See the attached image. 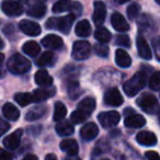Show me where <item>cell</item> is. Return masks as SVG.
Listing matches in <instances>:
<instances>
[{"instance_id":"1","label":"cell","mask_w":160,"mask_h":160,"mask_svg":"<svg viewBox=\"0 0 160 160\" xmlns=\"http://www.w3.org/2000/svg\"><path fill=\"white\" fill-rule=\"evenodd\" d=\"M76 16L72 13L60 18H49L45 23V27L48 30H57L64 34H68L72 27Z\"/></svg>"},{"instance_id":"2","label":"cell","mask_w":160,"mask_h":160,"mask_svg":"<svg viewBox=\"0 0 160 160\" xmlns=\"http://www.w3.org/2000/svg\"><path fill=\"white\" fill-rule=\"evenodd\" d=\"M147 76L144 71H138L137 73L133 76L129 80H127L126 82L123 85V89L124 92L128 97H134L145 87L146 85Z\"/></svg>"},{"instance_id":"3","label":"cell","mask_w":160,"mask_h":160,"mask_svg":"<svg viewBox=\"0 0 160 160\" xmlns=\"http://www.w3.org/2000/svg\"><path fill=\"white\" fill-rule=\"evenodd\" d=\"M7 67L10 72L14 75H22L31 69V62L28 58H25V56L21 54H14L9 58Z\"/></svg>"},{"instance_id":"4","label":"cell","mask_w":160,"mask_h":160,"mask_svg":"<svg viewBox=\"0 0 160 160\" xmlns=\"http://www.w3.org/2000/svg\"><path fill=\"white\" fill-rule=\"evenodd\" d=\"M137 104L142 111L149 114H156L160 111V105L155 96L150 93H144L137 99Z\"/></svg>"},{"instance_id":"5","label":"cell","mask_w":160,"mask_h":160,"mask_svg":"<svg viewBox=\"0 0 160 160\" xmlns=\"http://www.w3.org/2000/svg\"><path fill=\"white\" fill-rule=\"evenodd\" d=\"M81 10H82V7L79 2L70 1V0H59L53 6V12H55V13L70 11L75 16H80Z\"/></svg>"},{"instance_id":"6","label":"cell","mask_w":160,"mask_h":160,"mask_svg":"<svg viewBox=\"0 0 160 160\" xmlns=\"http://www.w3.org/2000/svg\"><path fill=\"white\" fill-rule=\"evenodd\" d=\"M121 120V115L116 111L102 112L98 115V121L104 128H111L118 124Z\"/></svg>"},{"instance_id":"7","label":"cell","mask_w":160,"mask_h":160,"mask_svg":"<svg viewBox=\"0 0 160 160\" xmlns=\"http://www.w3.org/2000/svg\"><path fill=\"white\" fill-rule=\"evenodd\" d=\"M91 53V46L86 41L75 42L72 46V57L76 60H83L88 58Z\"/></svg>"},{"instance_id":"8","label":"cell","mask_w":160,"mask_h":160,"mask_svg":"<svg viewBox=\"0 0 160 160\" xmlns=\"http://www.w3.org/2000/svg\"><path fill=\"white\" fill-rule=\"evenodd\" d=\"M1 10L9 17H18L23 13V7L16 0H3L1 3Z\"/></svg>"},{"instance_id":"9","label":"cell","mask_w":160,"mask_h":160,"mask_svg":"<svg viewBox=\"0 0 160 160\" xmlns=\"http://www.w3.org/2000/svg\"><path fill=\"white\" fill-rule=\"evenodd\" d=\"M103 101L105 104L110 105V107H120L124 102L122 94L116 88H111V89L107 90L104 93Z\"/></svg>"},{"instance_id":"10","label":"cell","mask_w":160,"mask_h":160,"mask_svg":"<svg viewBox=\"0 0 160 160\" xmlns=\"http://www.w3.org/2000/svg\"><path fill=\"white\" fill-rule=\"evenodd\" d=\"M19 28L23 33L30 36H38L42 32V29L38 23L30 20H22L19 23Z\"/></svg>"},{"instance_id":"11","label":"cell","mask_w":160,"mask_h":160,"mask_svg":"<svg viewBox=\"0 0 160 160\" xmlns=\"http://www.w3.org/2000/svg\"><path fill=\"white\" fill-rule=\"evenodd\" d=\"M107 16V7L102 1H96L94 2V11H93V22L97 27H101L105 20Z\"/></svg>"},{"instance_id":"12","label":"cell","mask_w":160,"mask_h":160,"mask_svg":"<svg viewBox=\"0 0 160 160\" xmlns=\"http://www.w3.org/2000/svg\"><path fill=\"white\" fill-rule=\"evenodd\" d=\"M136 45H137V51L139 56L142 59L149 60L152 57V52H151L150 47H149L148 43H147L146 38L144 36L139 35L136 40Z\"/></svg>"},{"instance_id":"13","label":"cell","mask_w":160,"mask_h":160,"mask_svg":"<svg viewBox=\"0 0 160 160\" xmlns=\"http://www.w3.org/2000/svg\"><path fill=\"white\" fill-rule=\"evenodd\" d=\"M22 132H23L22 129H17L16 132L8 135L3 139V145H5L6 148L10 149V150H13V149L18 148L21 142V137H22V134H23Z\"/></svg>"},{"instance_id":"14","label":"cell","mask_w":160,"mask_h":160,"mask_svg":"<svg viewBox=\"0 0 160 160\" xmlns=\"http://www.w3.org/2000/svg\"><path fill=\"white\" fill-rule=\"evenodd\" d=\"M98 133H99V128L97 126V124L94 123L90 122V123H87L85 124L81 129H80V136L82 138L83 140H92L98 136Z\"/></svg>"},{"instance_id":"15","label":"cell","mask_w":160,"mask_h":160,"mask_svg":"<svg viewBox=\"0 0 160 160\" xmlns=\"http://www.w3.org/2000/svg\"><path fill=\"white\" fill-rule=\"evenodd\" d=\"M111 24L116 31L118 32H126L129 30V24L125 18L118 12H115V13L112 14L111 17Z\"/></svg>"},{"instance_id":"16","label":"cell","mask_w":160,"mask_h":160,"mask_svg":"<svg viewBox=\"0 0 160 160\" xmlns=\"http://www.w3.org/2000/svg\"><path fill=\"white\" fill-rule=\"evenodd\" d=\"M136 140L138 142V144L142 145V146H155L157 144V136L151 132H139L136 136Z\"/></svg>"},{"instance_id":"17","label":"cell","mask_w":160,"mask_h":160,"mask_svg":"<svg viewBox=\"0 0 160 160\" xmlns=\"http://www.w3.org/2000/svg\"><path fill=\"white\" fill-rule=\"evenodd\" d=\"M62 40L60 36L55 34H48L42 40V45L49 49H58L62 46Z\"/></svg>"},{"instance_id":"18","label":"cell","mask_w":160,"mask_h":160,"mask_svg":"<svg viewBox=\"0 0 160 160\" xmlns=\"http://www.w3.org/2000/svg\"><path fill=\"white\" fill-rule=\"evenodd\" d=\"M35 82L42 88H47L53 85V78L44 69H41L35 73Z\"/></svg>"},{"instance_id":"19","label":"cell","mask_w":160,"mask_h":160,"mask_svg":"<svg viewBox=\"0 0 160 160\" xmlns=\"http://www.w3.org/2000/svg\"><path fill=\"white\" fill-rule=\"evenodd\" d=\"M124 124L128 128H139V127H142L146 124V120L142 115L133 114V115H128L125 118Z\"/></svg>"},{"instance_id":"20","label":"cell","mask_w":160,"mask_h":160,"mask_svg":"<svg viewBox=\"0 0 160 160\" xmlns=\"http://www.w3.org/2000/svg\"><path fill=\"white\" fill-rule=\"evenodd\" d=\"M60 149L69 156H76L79 151V147L75 139H64L59 145Z\"/></svg>"},{"instance_id":"21","label":"cell","mask_w":160,"mask_h":160,"mask_svg":"<svg viewBox=\"0 0 160 160\" xmlns=\"http://www.w3.org/2000/svg\"><path fill=\"white\" fill-rule=\"evenodd\" d=\"M2 114L7 120L9 121H17L20 116V111L18 110V108L14 107L12 103H6L2 108Z\"/></svg>"},{"instance_id":"22","label":"cell","mask_w":160,"mask_h":160,"mask_svg":"<svg viewBox=\"0 0 160 160\" xmlns=\"http://www.w3.org/2000/svg\"><path fill=\"white\" fill-rule=\"evenodd\" d=\"M115 62L118 66L122 67V68H127V67L131 66L132 58L129 57V55L124 49H118L115 52Z\"/></svg>"},{"instance_id":"23","label":"cell","mask_w":160,"mask_h":160,"mask_svg":"<svg viewBox=\"0 0 160 160\" xmlns=\"http://www.w3.org/2000/svg\"><path fill=\"white\" fill-rule=\"evenodd\" d=\"M94 109H96V100L93 98H91V97L85 98L83 100L80 101L79 104H78V110L85 112L88 115H90L94 111Z\"/></svg>"},{"instance_id":"24","label":"cell","mask_w":160,"mask_h":160,"mask_svg":"<svg viewBox=\"0 0 160 160\" xmlns=\"http://www.w3.org/2000/svg\"><path fill=\"white\" fill-rule=\"evenodd\" d=\"M76 34L80 38H87L91 34V27H90L89 21L87 20H81L77 23L75 30Z\"/></svg>"},{"instance_id":"25","label":"cell","mask_w":160,"mask_h":160,"mask_svg":"<svg viewBox=\"0 0 160 160\" xmlns=\"http://www.w3.org/2000/svg\"><path fill=\"white\" fill-rule=\"evenodd\" d=\"M54 94H55L54 89H36L33 92V100L34 102H43V101L52 98V96Z\"/></svg>"},{"instance_id":"26","label":"cell","mask_w":160,"mask_h":160,"mask_svg":"<svg viewBox=\"0 0 160 160\" xmlns=\"http://www.w3.org/2000/svg\"><path fill=\"white\" fill-rule=\"evenodd\" d=\"M45 13H46V6L42 1L36 2L28 10V14L30 17H33V18H42Z\"/></svg>"},{"instance_id":"27","label":"cell","mask_w":160,"mask_h":160,"mask_svg":"<svg viewBox=\"0 0 160 160\" xmlns=\"http://www.w3.org/2000/svg\"><path fill=\"white\" fill-rule=\"evenodd\" d=\"M56 132L59 136L66 137V136H70L73 134V126L71 123L64 121V122H59L56 125Z\"/></svg>"},{"instance_id":"28","label":"cell","mask_w":160,"mask_h":160,"mask_svg":"<svg viewBox=\"0 0 160 160\" xmlns=\"http://www.w3.org/2000/svg\"><path fill=\"white\" fill-rule=\"evenodd\" d=\"M22 51L24 52L27 55L31 56V57H34V56H36L41 52V47H40V45L36 42H34V41H29V42L23 44Z\"/></svg>"},{"instance_id":"29","label":"cell","mask_w":160,"mask_h":160,"mask_svg":"<svg viewBox=\"0 0 160 160\" xmlns=\"http://www.w3.org/2000/svg\"><path fill=\"white\" fill-rule=\"evenodd\" d=\"M45 113H46V109H45V108L35 107L28 112L27 115H25V120L30 121V122H33V121H36V120H38V118H41Z\"/></svg>"},{"instance_id":"30","label":"cell","mask_w":160,"mask_h":160,"mask_svg":"<svg viewBox=\"0 0 160 160\" xmlns=\"http://www.w3.org/2000/svg\"><path fill=\"white\" fill-rule=\"evenodd\" d=\"M94 38H96V40L98 41V42L102 43V44H105V43L110 42L112 35L109 30H107L105 28L99 27L98 29H97V31L94 32Z\"/></svg>"},{"instance_id":"31","label":"cell","mask_w":160,"mask_h":160,"mask_svg":"<svg viewBox=\"0 0 160 160\" xmlns=\"http://www.w3.org/2000/svg\"><path fill=\"white\" fill-rule=\"evenodd\" d=\"M14 100L21 107H27L30 103L33 102V94L28 93V92H20L14 96Z\"/></svg>"},{"instance_id":"32","label":"cell","mask_w":160,"mask_h":160,"mask_svg":"<svg viewBox=\"0 0 160 160\" xmlns=\"http://www.w3.org/2000/svg\"><path fill=\"white\" fill-rule=\"evenodd\" d=\"M66 115H67V109L64 103L56 102L55 108H54V121L60 122V121L66 118Z\"/></svg>"},{"instance_id":"33","label":"cell","mask_w":160,"mask_h":160,"mask_svg":"<svg viewBox=\"0 0 160 160\" xmlns=\"http://www.w3.org/2000/svg\"><path fill=\"white\" fill-rule=\"evenodd\" d=\"M54 60V53L53 52H44L40 57L36 60V64L38 66L41 67H45V66H49L52 65Z\"/></svg>"},{"instance_id":"34","label":"cell","mask_w":160,"mask_h":160,"mask_svg":"<svg viewBox=\"0 0 160 160\" xmlns=\"http://www.w3.org/2000/svg\"><path fill=\"white\" fill-rule=\"evenodd\" d=\"M89 118V115L88 114H86L85 112L80 111V110H77V111L72 112V114H71L70 118H71V122L73 123V124H81V123L86 122V120Z\"/></svg>"},{"instance_id":"35","label":"cell","mask_w":160,"mask_h":160,"mask_svg":"<svg viewBox=\"0 0 160 160\" xmlns=\"http://www.w3.org/2000/svg\"><path fill=\"white\" fill-rule=\"evenodd\" d=\"M149 88L155 91L160 90V71H155L149 79Z\"/></svg>"},{"instance_id":"36","label":"cell","mask_w":160,"mask_h":160,"mask_svg":"<svg viewBox=\"0 0 160 160\" xmlns=\"http://www.w3.org/2000/svg\"><path fill=\"white\" fill-rule=\"evenodd\" d=\"M140 12V7L137 3H132L128 8H127V16L131 20H134L138 17Z\"/></svg>"},{"instance_id":"37","label":"cell","mask_w":160,"mask_h":160,"mask_svg":"<svg viewBox=\"0 0 160 160\" xmlns=\"http://www.w3.org/2000/svg\"><path fill=\"white\" fill-rule=\"evenodd\" d=\"M93 49L97 55L100 56V57H108V56H109V47H108L107 45L102 44V43H101V44L94 45Z\"/></svg>"},{"instance_id":"38","label":"cell","mask_w":160,"mask_h":160,"mask_svg":"<svg viewBox=\"0 0 160 160\" xmlns=\"http://www.w3.org/2000/svg\"><path fill=\"white\" fill-rule=\"evenodd\" d=\"M116 45H120L122 47H129L131 46V40L127 35H124V34H120V35L116 36L115 40Z\"/></svg>"},{"instance_id":"39","label":"cell","mask_w":160,"mask_h":160,"mask_svg":"<svg viewBox=\"0 0 160 160\" xmlns=\"http://www.w3.org/2000/svg\"><path fill=\"white\" fill-rule=\"evenodd\" d=\"M152 45H153V49H155L156 57L160 62V38H155L152 42Z\"/></svg>"},{"instance_id":"40","label":"cell","mask_w":160,"mask_h":160,"mask_svg":"<svg viewBox=\"0 0 160 160\" xmlns=\"http://www.w3.org/2000/svg\"><path fill=\"white\" fill-rule=\"evenodd\" d=\"M10 128V124L6 121H3L2 118H0V136H2L5 133H7Z\"/></svg>"},{"instance_id":"41","label":"cell","mask_w":160,"mask_h":160,"mask_svg":"<svg viewBox=\"0 0 160 160\" xmlns=\"http://www.w3.org/2000/svg\"><path fill=\"white\" fill-rule=\"evenodd\" d=\"M0 160H12V155L9 151L0 148Z\"/></svg>"},{"instance_id":"42","label":"cell","mask_w":160,"mask_h":160,"mask_svg":"<svg viewBox=\"0 0 160 160\" xmlns=\"http://www.w3.org/2000/svg\"><path fill=\"white\" fill-rule=\"evenodd\" d=\"M145 156H146L147 160H160L159 153L156 152V151H147Z\"/></svg>"},{"instance_id":"43","label":"cell","mask_w":160,"mask_h":160,"mask_svg":"<svg viewBox=\"0 0 160 160\" xmlns=\"http://www.w3.org/2000/svg\"><path fill=\"white\" fill-rule=\"evenodd\" d=\"M23 160H38V158L36 157L35 155H32V153H29V155H27L24 158H23Z\"/></svg>"},{"instance_id":"44","label":"cell","mask_w":160,"mask_h":160,"mask_svg":"<svg viewBox=\"0 0 160 160\" xmlns=\"http://www.w3.org/2000/svg\"><path fill=\"white\" fill-rule=\"evenodd\" d=\"M45 160H57V157H56L54 153H48V155L45 157Z\"/></svg>"},{"instance_id":"45","label":"cell","mask_w":160,"mask_h":160,"mask_svg":"<svg viewBox=\"0 0 160 160\" xmlns=\"http://www.w3.org/2000/svg\"><path fill=\"white\" fill-rule=\"evenodd\" d=\"M65 160H81L80 158L76 157V156H69V157H67Z\"/></svg>"},{"instance_id":"46","label":"cell","mask_w":160,"mask_h":160,"mask_svg":"<svg viewBox=\"0 0 160 160\" xmlns=\"http://www.w3.org/2000/svg\"><path fill=\"white\" fill-rule=\"evenodd\" d=\"M3 60H5V55H3V54H1V53H0V66H1V65H2Z\"/></svg>"},{"instance_id":"47","label":"cell","mask_w":160,"mask_h":160,"mask_svg":"<svg viewBox=\"0 0 160 160\" xmlns=\"http://www.w3.org/2000/svg\"><path fill=\"white\" fill-rule=\"evenodd\" d=\"M115 1H116L118 3H120V5H122V3L127 2V1H129V0H115Z\"/></svg>"},{"instance_id":"48","label":"cell","mask_w":160,"mask_h":160,"mask_svg":"<svg viewBox=\"0 0 160 160\" xmlns=\"http://www.w3.org/2000/svg\"><path fill=\"white\" fill-rule=\"evenodd\" d=\"M3 46H5V43H3V41L0 38V49L3 48Z\"/></svg>"},{"instance_id":"49","label":"cell","mask_w":160,"mask_h":160,"mask_svg":"<svg viewBox=\"0 0 160 160\" xmlns=\"http://www.w3.org/2000/svg\"><path fill=\"white\" fill-rule=\"evenodd\" d=\"M19 1H21V2H23V3H29L31 0H19Z\"/></svg>"},{"instance_id":"50","label":"cell","mask_w":160,"mask_h":160,"mask_svg":"<svg viewBox=\"0 0 160 160\" xmlns=\"http://www.w3.org/2000/svg\"><path fill=\"white\" fill-rule=\"evenodd\" d=\"M155 1H156V2L158 3V5H160V0H155Z\"/></svg>"},{"instance_id":"51","label":"cell","mask_w":160,"mask_h":160,"mask_svg":"<svg viewBox=\"0 0 160 160\" xmlns=\"http://www.w3.org/2000/svg\"><path fill=\"white\" fill-rule=\"evenodd\" d=\"M104 160H109V159H104Z\"/></svg>"},{"instance_id":"52","label":"cell","mask_w":160,"mask_h":160,"mask_svg":"<svg viewBox=\"0 0 160 160\" xmlns=\"http://www.w3.org/2000/svg\"><path fill=\"white\" fill-rule=\"evenodd\" d=\"M159 121H160V118H159Z\"/></svg>"}]
</instances>
